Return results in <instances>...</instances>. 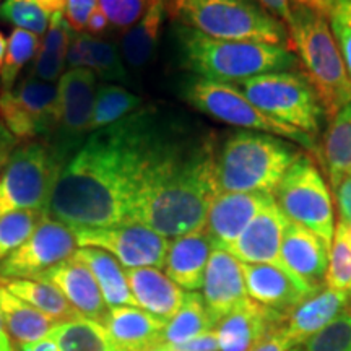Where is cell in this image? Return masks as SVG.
Wrapping results in <instances>:
<instances>
[{"mask_svg": "<svg viewBox=\"0 0 351 351\" xmlns=\"http://www.w3.org/2000/svg\"><path fill=\"white\" fill-rule=\"evenodd\" d=\"M165 134L153 112L137 111L88 135L60 171L47 217L90 230L130 223Z\"/></svg>", "mask_w": 351, "mask_h": 351, "instance_id": "obj_1", "label": "cell"}, {"mask_svg": "<svg viewBox=\"0 0 351 351\" xmlns=\"http://www.w3.org/2000/svg\"><path fill=\"white\" fill-rule=\"evenodd\" d=\"M213 138L186 140L166 132L135 202L130 223L165 238L200 231L219 192L215 181Z\"/></svg>", "mask_w": 351, "mask_h": 351, "instance_id": "obj_2", "label": "cell"}, {"mask_svg": "<svg viewBox=\"0 0 351 351\" xmlns=\"http://www.w3.org/2000/svg\"><path fill=\"white\" fill-rule=\"evenodd\" d=\"M184 67L213 82L236 83L265 73L287 72L296 57L287 46L252 41H225L181 26L176 29Z\"/></svg>", "mask_w": 351, "mask_h": 351, "instance_id": "obj_3", "label": "cell"}, {"mask_svg": "<svg viewBox=\"0 0 351 351\" xmlns=\"http://www.w3.org/2000/svg\"><path fill=\"white\" fill-rule=\"evenodd\" d=\"M288 49L296 51L304 78L328 121L351 103V75L326 13L300 7L287 23Z\"/></svg>", "mask_w": 351, "mask_h": 351, "instance_id": "obj_4", "label": "cell"}, {"mask_svg": "<svg viewBox=\"0 0 351 351\" xmlns=\"http://www.w3.org/2000/svg\"><path fill=\"white\" fill-rule=\"evenodd\" d=\"M300 152L262 132H236L217 148L215 181L218 192L271 194Z\"/></svg>", "mask_w": 351, "mask_h": 351, "instance_id": "obj_5", "label": "cell"}, {"mask_svg": "<svg viewBox=\"0 0 351 351\" xmlns=\"http://www.w3.org/2000/svg\"><path fill=\"white\" fill-rule=\"evenodd\" d=\"M166 13L215 39L288 44L287 26L256 0H173Z\"/></svg>", "mask_w": 351, "mask_h": 351, "instance_id": "obj_6", "label": "cell"}, {"mask_svg": "<svg viewBox=\"0 0 351 351\" xmlns=\"http://www.w3.org/2000/svg\"><path fill=\"white\" fill-rule=\"evenodd\" d=\"M64 166L47 142L20 143L0 178V217L20 210L46 212Z\"/></svg>", "mask_w": 351, "mask_h": 351, "instance_id": "obj_7", "label": "cell"}, {"mask_svg": "<svg viewBox=\"0 0 351 351\" xmlns=\"http://www.w3.org/2000/svg\"><path fill=\"white\" fill-rule=\"evenodd\" d=\"M184 99L200 112L219 122L293 140L309 152H317L311 135L267 116L257 106H254L238 85L195 78L184 88Z\"/></svg>", "mask_w": 351, "mask_h": 351, "instance_id": "obj_8", "label": "cell"}, {"mask_svg": "<svg viewBox=\"0 0 351 351\" xmlns=\"http://www.w3.org/2000/svg\"><path fill=\"white\" fill-rule=\"evenodd\" d=\"M254 106L267 116L296 127L304 134H317L324 114L314 88L302 75L289 72L265 73L238 83Z\"/></svg>", "mask_w": 351, "mask_h": 351, "instance_id": "obj_9", "label": "cell"}, {"mask_svg": "<svg viewBox=\"0 0 351 351\" xmlns=\"http://www.w3.org/2000/svg\"><path fill=\"white\" fill-rule=\"evenodd\" d=\"M274 199L289 221L332 243L335 232L332 195L322 173L309 156L300 153L274 191Z\"/></svg>", "mask_w": 351, "mask_h": 351, "instance_id": "obj_10", "label": "cell"}, {"mask_svg": "<svg viewBox=\"0 0 351 351\" xmlns=\"http://www.w3.org/2000/svg\"><path fill=\"white\" fill-rule=\"evenodd\" d=\"M60 121L59 85L28 75L0 95V122L19 140L52 138Z\"/></svg>", "mask_w": 351, "mask_h": 351, "instance_id": "obj_11", "label": "cell"}, {"mask_svg": "<svg viewBox=\"0 0 351 351\" xmlns=\"http://www.w3.org/2000/svg\"><path fill=\"white\" fill-rule=\"evenodd\" d=\"M78 247H98L111 254L124 269H163L169 239L140 223L111 228H72Z\"/></svg>", "mask_w": 351, "mask_h": 351, "instance_id": "obj_12", "label": "cell"}, {"mask_svg": "<svg viewBox=\"0 0 351 351\" xmlns=\"http://www.w3.org/2000/svg\"><path fill=\"white\" fill-rule=\"evenodd\" d=\"M57 85L60 121L56 134L47 143L67 163L90 135L98 77L88 69H69Z\"/></svg>", "mask_w": 351, "mask_h": 351, "instance_id": "obj_13", "label": "cell"}, {"mask_svg": "<svg viewBox=\"0 0 351 351\" xmlns=\"http://www.w3.org/2000/svg\"><path fill=\"white\" fill-rule=\"evenodd\" d=\"M77 249L78 243L72 228L51 217H44L33 234L0 262V278L33 280L72 257Z\"/></svg>", "mask_w": 351, "mask_h": 351, "instance_id": "obj_14", "label": "cell"}, {"mask_svg": "<svg viewBox=\"0 0 351 351\" xmlns=\"http://www.w3.org/2000/svg\"><path fill=\"white\" fill-rule=\"evenodd\" d=\"M288 314L244 300L215 327L219 351H252L267 337L287 326Z\"/></svg>", "mask_w": 351, "mask_h": 351, "instance_id": "obj_15", "label": "cell"}, {"mask_svg": "<svg viewBox=\"0 0 351 351\" xmlns=\"http://www.w3.org/2000/svg\"><path fill=\"white\" fill-rule=\"evenodd\" d=\"M274 200V195L263 192H219L210 204L205 223L215 247L228 251L249 223Z\"/></svg>", "mask_w": 351, "mask_h": 351, "instance_id": "obj_16", "label": "cell"}, {"mask_svg": "<svg viewBox=\"0 0 351 351\" xmlns=\"http://www.w3.org/2000/svg\"><path fill=\"white\" fill-rule=\"evenodd\" d=\"M288 221L274 200L249 223L228 252L241 263H267L288 270L282 261V241Z\"/></svg>", "mask_w": 351, "mask_h": 351, "instance_id": "obj_17", "label": "cell"}, {"mask_svg": "<svg viewBox=\"0 0 351 351\" xmlns=\"http://www.w3.org/2000/svg\"><path fill=\"white\" fill-rule=\"evenodd\" d=\"M241 269L251 300L280 313L289 314L300 302L317 293L291 271L280 267L267 263H241Z\"/></svg>", "mask_w": 351, "mask_h": 351, "instance_id": "obj_18", "label": "cell"}, {"mask_svg": "<svg viewBox=\"0 0 351 351\" xmlns=\"http://www.w3.org/2000/svg\"><path fill=\"white\" fill-rule=\"evenodd\" d=\"M202 298L215 324L247 300L241 262L225 249L213 247L210 254L202 285Z\"/></svg>", "mask_w": 351, "mask_h": 351, "instance_id": "obj_19", "label": "cell"}, {"mask_svg": "<svg viewBox=\"0 0 351 351\" xmlns=\"http://www.w3.org/2000/svg\"><path fill=\"white\" fill-rule=\"evenodd\" d=\"M330 244L307 228L288 221L282 241L285 267L315 291L326 287Z\"/></svg>", "mask_w": 351, "mask_h": 351, "instance_id": "obj_20", "label": "cell"}, {"mask_svg": "<svg viewBox=\"0 0 351 351\" xmlns=\"http://www.w3.org/2000/svg\"><path fill=\"white\" fill-rule=\"evenodd\" d=\"M33 280L56 287L83 317L93 319L96 322H103L106 317L109 307L104 302L93 274L85 263L73 256Z\"/></svg>", "mask_w": 351, "mask_h": 351, "instance_id": "obj_21", "label": "cell"}, {"mask_svg": "<svg viewBox=\"0 0 351 351\" xmlns=\"http://www.w3.org/2000/svg\"><path fill=\"white\" fill-rule=\"evenodd\" d=\"M351 298L346 293L324 287L307 300L300 302L288 314L287 335L293 348L302 346L307 340L324 330L332 320L350 309Z\"/></svg>", "mask_w": 351, "mask_h": 351, "instance_id": "obj_22", "label": "cell"}, {"mask_svg": "<svg viewBox=\"0 0 351 351\" xmlns=\"http://www.w3.org/2000/svg\"><path fill=\"white\" fill-rule=\"evenodd\" d=\"M213 241L204 230L169 241L165 258V274L187 291H199L213 251Z\"/></svg>", "mask_w": 351, "mask_h": 351, "instance_id": "obj_23", "label": "cell"}, {"mask_svg": "<svg viewBox=\"0 0 351 351\" xmlns=\"http://www.w3.org/2000/svg\"><path fill=\"white\" fill-rule=\"evenodd\" d=\"M168 320L140 307H111L101 324L122 351H150L160 345Z\"/></svg>", "mask_w": 351, "mask_h": 351, "instance_id": "obj_24", "label": "cell"}, {"mask_svg": "<svg viewBox=\"0 0 351 351\" xmlns=\"http://www.w3.org/2000/svg\"><path fill=\"white\" fill-rule=\"evenodd\" d=\"M125 275L137 306L156 317H174L186 300V291L155 267L127 269Z\"/></svg>", "mask_w": 351, "mask_h": 351, "instance_id": "obj_25", "label": "cell"}, {"mask_svg": "<svg viewBox=\"0 0 351 351\" xmlns=\"http://www.w3.org/2000/svg\"><path fill=\"white\" fill-rule=\"evenodd\" d=\"M69 69H88L106 82H127V70L121 51L88 33H73L70 39Z\"/></svg>", "mask_w": 351, "mask_h": 351, "instance_id": "obj_26", "label": "cell"}, {"mask_svg": "<svg viewBox=\"0 0 351 351\" xmlns=\"http://www.w3.org/2000/svg\"><path fill=\"white\" fill-rule=\"evenodd\" d=\"M73 257L85 263L93 274L109 309L119 306L138 307L130 291L125 269L116 257L98 247H78Z\"/></svg>", "mask_w": 351, "mask_h": 351, "instance_id": "obj_27", "label": "cell"}, {"mask_svg": "<svg viewBox=\"0 0 351 351\" xmlns=\"http://www.w3.org/2000/svg\"><path fill=\"white\" fill-rule=\"evenodd\" d=\"M165 13L163 0H150L145 15L122 36L121 56L129 67L138 70L150 64L160 43Z\"/></svg>", "mask_w": 351, "mask_h": 351, "instance_id": "obj_28", "label": "cell"}, {"mask_svg": "<svg viewBox=\"0 0 351 351\" xmlns=\"http://www.w3.org/2000/svg\"><path fill=\"white\" fill-rule=\"evenodd\" d=\"M0 315L8 335L20 346L44 339L56 326L54 320L13 295L3 285H0Z\"/></svg>", "mask_w": 351, "mask_h": 351, "instance_id": "obj_29", "label": "cell"}, {"mask_svg": "<svg viewBox=\"0 0 351 351\" xmlns=\"http://www.w3.org/2000/svg\"><path fill=\"white\" fill-rule=\"evenodd\" d=\"M72 34L73 29L70 28L67 20L64 19V13H52L49 28L44 34L29 75L36 77L43 82H59L60 77L64 75L65 65H67V54Z\"/></svg>", "mask_w": 351, "mask_h": 351, "instance_id": "obj_30", "label": "cell"}, {"mask_svg": "<svg viewBox=\"0 0 351 351\" xmlns=\"http://www.w3.org/2000/svg\"><path fill=\"white\" fill-rule=\"evenodd\" d=\"M0 285H3L8 291L28 302L39 313L54 320L56 324L80 317L75 307L65 300L59 289L49 283L28 278H0Z\"/></svg>", "mask_w": 351, "mask_h": 351, "instance_id": "obj_31", "label": "cell"}, {"mask_svg": "<svg viewBox=\"0 0 351 351\" xmlns=\"http://www.w3.org/2000/svg\"><path fill=\"white\" fill-rule=\"evenodd\" d=\"M49 337L59 351H122L101 322L80 317L56 324Z\"/></svg>", "mask_w": 351, "mask_h": 351, "instance_id": "obj_32", "label": "cell"}, {"mask_svg": "<svg viewBox=\"0 0 351 351\" xmlns=\"http://www.w3.org/2000/svg\"><path fill=\"white\" fill-rule=\"evenodd\" d=\"M217 324L210 317L204 298L197 291H187L182 306L166 322L160 345L176 346L186 343L195 337L215 330ZM158 346V345H156Z\"/></svg>", "mask_w": 351, "mask_h": 351, "instance_id": "obj_33", "label": "cell"}, {"mask_svg": "<svg viewBox=\"0 0 351 351\" xmlns=\"http://www.w3.org/2000/svg\"><path fill=\"white\" fill-rule=\"evenodd\" d=\"M324 161L332 186L351 173V103L330 119L324 140Z\"/></svg>", "mask_w": 351, "mask_h": 351, "instance_id": "obj_34", "label": "cell"}, {"mask_svg": "<svg viewBox=\"0 0 351 351\" xmlns=\"http://www.w3.org/2000/svg\"><path fill=\"white\" fill-rule=\"evenodd\" d=\"M142 104V98L116 83H101L96 88L93 114L90 121V134L117 124Z\"/></svg>", "mask_w": 351, "mask_h": 351, "instance_id": "obj_35", "label": "cell"}, {"mask_svg": "<svg viewBox=\"0 0 351 351\" xmlns=\"http://www.w3.org/2000/svg\"><path fill=\"white\" fill-rule=\"evenodd\" d=\"M41 39L38 34L15 28L7 41V54L0 67V85L3 91H10L16 85L21 69L38 54Z\"/></svg>", "mask_w": 351, "mask_h": 351, "instance_id": "obj_36", "label": "cell"}, {"mask_svg": "<svg viewBox=\"0 0 351 351\" xmlns=\"http://www.w3.org/2000/svg\"><path fill=\"white\" fill-rule=\"evenodd\" d=\"M326 287L351 298V225L339 221L328 252Z\"/></svg>", "mask_w": 351, "mask_h": 351, "instance_id": "obj_37", "label": "cell"}, {"mask_svg": "<svg viewBox=\"0 0 351 351\" xmlns=\"http://www.w3.org/2000/svg\"><path fill=\"white\" fill-rule=\"evenodd\" d=\"M44 217L47 215L43 210H20L0 217V262L33 234Z\"/></svg>", "mask_w": 351, "mask_h": 351, "instance_id": "obj_38", "label": "cell"}, {"mask_svg": "<svg viewBox=\"0 0 351 351\" xmlns=\"http://www.w3.org/2000/svg\"><path fill=\"white\" fill-rule=\"evenodd\" d=\"M51 16V13L39 7L34 0H5L0 5V19L38 36L47 32Z\"/></svg>", "mask_w": 351, "mask_h": 351, "instance_id": "obj_39", "label": "cell"}, {"mask_svg": "<svg viewBox=\"0 0 351 351\" xmlns=\"http://www.w3.org/2000/svg\"><path fill=\"white\" fill-rule=\"evenodd\" d=\"M301 351H351V309L345 311L317 335L302 345Z\"/></svg>", "mask_w": 351, "mask_h": 351, "instance_id": "obj_40", "label": "cell"}, {"mask_svg": "<svg viewBox=\"0 0 351 351\" xmlns=\"http://www.w3.org/2000/svg\"><path fill=\"white\" fill-rule=\"evenodd\" d=\"M98 5L116 28H132L145 15L150 0H98Z\"/></svg>", "mask_w": 351, "mask_h": 351, "instance_id": "obj_41", "label": "cell"}, {"mask_svg": "<svg viewBox=\"0 0 351 351\" xmlns=\"http://www.w3.org/2000/svg\"><path fill=\"white\" fill-rule=\"evenodd\" d=\"M328 20H330L332 32L335 34L337 43H339L341 57H343L346 69L351 75V13L330 0Z\"/></svg>", "mask_w": 351, "mask_h": 351, "instance_id": "obj_42", "label": "cell"}, {"mask_svg": "<svg viewBox=\"0 0 351 351\" xmlns=\"http://www.w3.org/2000/svg\"><path fill=\"white\" fill-rule=\"evenodd\" d=\"M256 2L285 25L291 20L293 13L300 7L315 8L326 15H328V7H330V0H256Z\"/></svg>", "mask_w": 351, "mask_h": 351, "instance_id": "obj_43", "label": "cell"}, {"mask_svg": "<svg viewBox=\"0 0 351 351\" xmlns=\"http://www.w3.org/2000/svg\"><path fill=\"white\" fill-rule=\"evenodd\" d=\"M96 7L98 0H67L64 19L67 20L73 33H82L86 28V21Z\"/></svg>", "mask_w": 351, "mask_h": 351, "instance_id": "obj_44", "label": "cell"}, {"mask_svg": "<svg viewBox=\"0 0 351 351\" xmlns=\"http://www.w3.org/2000/svg\"><path fill=\"white\" fill-rule=\"evenodd\" d=\"M332 189L340 221L351 225V173L345 174L339 182L333 184Z\"/></svg>", "mask_w": 351, "mask_h": 351, "instance_id": "obj_45", "label": "cell"}, {"mask_svg": "<svg viewBox=\"0 0 351 351\" xmlns=\"http://www.w3.org/2000/svg\"><path fill=\"white\" fill-rule=\"evenodd\" d=\"M165 346V348L173 350V351H219L218 350V340L215 330L202 333V335L195 337V339L186 341V343L169 346V345H158Z\"/></svg>", "mask_w": 351, "mask_h": 351, "instance_id": "obj_46", "label": "cell"}, {"mask_svg": "<svg viewBox=\"0 0 351 351\" xmlns=\"http://www.w3.org/2000/svg\"><path fill=\"white\" fill-rule=\"evenodd\" d=\"M21 140L16 138L15 135L0 122V178H2L3 169H5L8 160L12 158L13 152L16 150Z\"/></svg>", "mask_w": 351, "mask_h": 351, "instance_id": "obj_47", "label": "cell"}, {"mask_svg": "<svg viewBox=\"0 0 351 351\" xmlns=\"http://www.w3.org/2000/svg\"><path fill=\"white\" fill-rule=\"evenodd\" d=\"M108 26H109L108 16L104 15V12L101 10L98 5L90 15V19H88L85 29L91 34V36H95V34H101L103 32H106Z\"/></svg>", "mask_w": 351, "mask_h": 351, "instance_id": "obj_48", "label": "cell"}, {"mask_svg": "<svg viewBox=\"0 0 351 351\" xmlns=\"http://www.w3.org/2000/svg\"><path fill=\"white\" fill-rule=\"evenodd\" d=\"M20 351H59L54 343V340L49 335L44 337L41 340L32 341V343H25L20 346Z\"/></svg>", "mask_w": 351, "mask_h": 351, "instance_id": "obj_49", "label": "cell"}, {"mask_svg": "<svg viewBox=\"0 0 351 351\" xmlns=\"http://www.w3.org/2000/svg\"><path fill=\"white\" fill-rule=\"evenodd\" d=\"M39 7H43L47 13H64L67 0H34Z\"/></svg>", "mask_w": 351, "mask_h": 351, "instance_id": "obj_50", "label": "cell"}, {"mask_svg": "<svg viewBox=\"0 0 351 351\" xmlns=\"http://www.w3.org/2000/svg\"><path fill=\"white\" fill-rule=\"evenodd\" d=\"M0 351H15L13 350L10 337H8L7 328L3 326L2 315H0Z\"/></svg>", "mask_w": 351, "mask_h": 351, "instance_id": "obj_51", "label": "cell"}, {"mask_svg": "<svg viewBox=\"0 0 351 351\" xmlns=\"http://www.w3.org/2000/svg\"><path fill=\"white\" fill-rule=\"evenodd\" d=\"M5 54H7V39L2 34V32H0V67H2Z\"/></svg>", "mask_w": 351, "mask_h": 351, "instance_id": "obj_52", "label": "cell"}, {"mask_svg": "<svg viewBox=\"0 0 351 351\" xmlns=\"http://www.w3.org/2000/svg\"><path fill=\"white\" fill-rule=\"evenodd\" d=\"M333 2H337V3H339V5L343 7L346 12L351 13V0H333Z\"/></svg>", "mask_w": 351, "mask_h": 351, "instance_id": "obj_53", "label": "cell"}, {"mask_svg": "<svg viewBox=\"0 0 351 351\" xmlns=\"http://www.w3.org/2000/svg\"><path fill=\"white\" fill-rule=\"evenodd\" d=\"M150 351H173V350L165 348V346H155V348H152Z\"/></svg>", "mask_w": 351, "mask_h": 351, "instance_id": "obj_54", "label": "cell"}, {"mask_svg": "<svg viewBox=\"0 0 351 351\" xmlns=\"http://www.w3.org/2000/svg\"><path fill=\"white\" fill-rule=\"evenodd\" d=\"M171 2H173V0H163V3H165V7H168L169 5V3Z\"/></svg>", "mask_w": 351, "mask_h": 351, "instance_id": "obj_55", "label": "cell"}, {"mask_svg": "<svg viewBox=\"0 0 351 351\" xmlns=\"http://www.w3.org/2000/svg\"><path fill=\"white\" fill-rule=\"evenodd\" d=\"M289 351H301V350H298V348H293V350H289Z\"/></svg>", "mask_w": 351, "mask_h": 351, "instance_id": "obj_56", "label": "cell"}]
</instances>
